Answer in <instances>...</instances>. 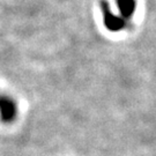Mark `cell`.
<instances>
[{
	"instance_id": "cell-1",
	"label": "cell",
	"mask_w": 156,
	"mask_h": 156,
	"mask_svg": "<svg viewBox=\"0 0 156 156\" xmlns=\"http://www.w3.org/2000/svg\"><path fill=\"white\" fill-rule=\"evenodd\" d=\"M16 102L7 95H0V120L4 123H12L17 117Z\"/></svg>"
}]
</instances>
